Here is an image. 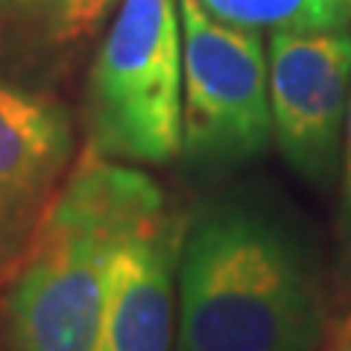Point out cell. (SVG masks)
I'll return each instance as SVG.
<instances>
[{"mask_svg":"<svg viewBox=\"0 0 351 351\" xmlns=\"http://www.w3.org/2000/svg\"><path fill=\"white\" fill-rule=\"evenodd\" d=\"M73 170V120L56 97L0 80V290Z\"/></svg>","mask_w":351,"mask_h":351,"instance_id":"8992f818","label":"cell"},{"mask_svg":"<svg viewBox=\"0 0 351 351\" xmlns=\"http://www.w3.org/2000/svg\"><path fill=\"white\" fill-rule=\"evenodd\" d=\"M182 91L179 0H120L88 76V147L112 161H173Z\"/></svg>","mask_w":351,"mask_h":351,"instance_id":"3957f363","label":"cell"},{"mask_svg":"<svg viewBox=\"0 0 351 351\" xmlns=\"http://www.w3.org/2000/svg\"><path fill=\"white\" fill-rule=\"evenodd\" d=\"M182 18V152L199 167H228L263 152L272 135L269 64L258 29L226 24L199 0Z\"/></svg>","mask_w":351,"mask_h":351,"instance_id":"277c9868","label":"cell"},{"mask_svg":"<svg viewBox=\"0 0 351 351\" xmlns=\"http://www.w3.org/2000/svg\"><path fill=\"white\" fill-rule=\"evenodd\" d=\"M272 135L295 173L331 184L351 100V36L272 29L269 50Z\"/></svg>","mask_w":351,"mask_h":351,"instance_id":"5b68a950","label":"cell"},{"mask_svg":"<svg viewBox=\"0 0 351 351\" xmlns=\"http://www.w3.org/2000/svg\"><path fill=\"white\" fill-rule=\"evenodd\" d=\"M339 249H343V263L351 269V100L346 114L343 132V184H339Z\"/></svg>","mask_w":351,"mask_h":351,"instance_id":"30bf717a","label":"cell"},{"mask_svg":"<svg viewBox=\"0 0 351 351\" xmlns=\"http://www.w3.org/2000/svg\"><path fill=\"white\" fill-rule=\"evenodd\" d=\"M120 0H0V80L41 88L80 62Z\"/></svg>","mask_w":351,"mask_h":351,"instance_id":"ba28073f","label":"cell"},{"mask_svg":"<svg viewBox=\"0 0 351 351\" xmlns=\"http://www.w3.org/2000/svg\"><path fill=\"white\" fill-rule=\"evenodd\" d=\"M182 240L179 219L164 208L117 246L97 351H170Z\"/></svg>","mask_w":351,"mask_h":351,"instance_id":"52a82bcc","label":"cell"},{"mask_svg":"<svg viewBox=\"0 0 351 351\" xmlns=\"http://www.w3.org/2000/svg\"><path fill=\"white\" fill-rule=\"evenodd\" d=\"M176 351H319L325 290L278 211L223 199L191 219L179 255Z\"/></svg>","mask_w":351,"mask_h":351,"instance_id":"6da1fadb","label":"cell"},{"mask_svg":"<svg viewBox=\"0 0 351 351\" xmlns=\"http://www.w3.org/2000/svg\"><path fill=\"white\" fill-rule=\"evenodd\" d=\"M164 208L156 179L85 147L3 287L9 351H97L114 252Z\"/></svg>","mask_w":351,"mask_h":351,"instance_id":"7a4b0ae2","label":"cell"},{"mask_svg":"<svg viewBox=\"0 0 351 351\" xmlns=\"http://www.w3.org/2000/svg\"><path fill=\"white\" fill-rule=\"evenodd\" d=\"M214 18L249 29L337 32L351 21V0H199Z\"/></svg>","mask_w":351,"mask_h":351,"instance_id":"9c48e42d","label":"cell"}]
</instances>
